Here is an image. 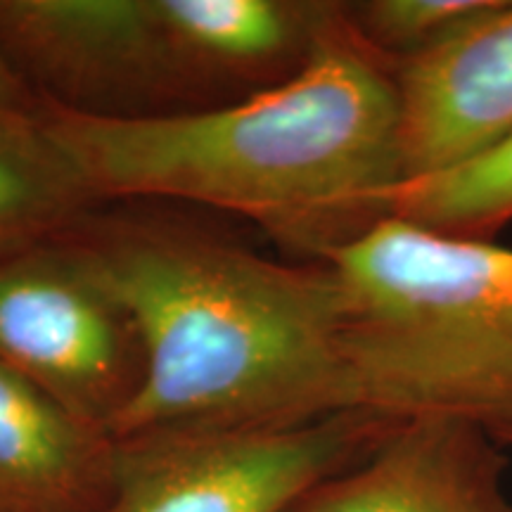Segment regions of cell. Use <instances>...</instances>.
<instances>
[{
	"label": "cell",
	"instance_id": "cell-15",
	"mask_svg": "<svg viewBox=\"0 0 512 512\" xmlns=\"http://www.w3.org/2000/svg\"><path fill=\"white\" fill-rule=\"evenodd\" d=\"M498 441H501L503 446H512V430L510 432H503V434H498L496 437Z\"/></svg>",
	"mask_w": 512,
	"mask_h": 512
},
{
	"label": "cell",
	"instance_id": "cell-12",
	"mask_svg": "<svg viewBox=\"0 0 512 512\" xmlns=\"http://www.w3.org/2000/svg\"><path fill=\"white\" fill-rule=\"evenodd\" d=\"M157 10L183 53L221 62L280 55L299 34L311 36L325 15L273 0H157Z\"/></svg>",
	"mask_w": 512,
	"mask_h": 512
},
{
	"label": "cell",
	"instance_id": "cell-5",
	"mask_svg": "<svg viewBox=\"0 0 512 512\" xmlns=\"http://www.w3.org/2000/svg\"><path fill=\"white\" fill-rule=\"evenodd\" d=\"M126 328L79 254L36 247L0 261V361L102 432L133 392Z\"/></svg>",
	"mask_w": 512,
	"mask_h": 512
},
{
	"label": "cell",
	"instance_id": "cell-3",
	"mask_svg": "<svg viewBox=\"0 0 512 512\" xmlns=\"http://www.w3.org/2000/svg\"><path fill=\"white\" fill-rule=\"evenodd\" d=\"M347 299L349 411L512 430V249L382 216L325 252Z\"/></svg>",
	"mask_w": 512,
	"mask_h": 512
},
{
	"label": "cell",
	"instance_id": "cell-7",
	"mask_svg": "<svg viewBox=\"0 0 512 512\" xmlns=\"http://www.w3.org/2000/svg\"><path fill=\"white\" fill-rule=\"evenodd\" d=\"M503 448L470 420H399L292 512H512Z\"/></svg>",
	"mask_w": 512,
	"mask_h": 512
},
{
	"label": "cell",
	"instance_id": "cell-14",
	"mask_svg": "<svg viewBox=\"0 0 512 512\" xmlns=\"http://www.w3.org/2000/svg\"><path fill=\"white\" fill-rule=\"evenodd\" d=\"M0 107H15V110H36L31 100L29 83L17 74L8 57L0 50Z\"/></svg>",
	"mask_w": 512,
	"mask_h": 512
},
{
	"label": "cell",
	"instance_id": "cell-6",
	"mask_svg": "<svg viewBox=\"0 0 512 512\" xmlns=\"http://www.w3.org/2000/svg\"><path fill=\"white\" fill-rule=\"evenodd\" d=\"M403 181L482 155L512 133V0L394 62Z\"/></svg>",
	"mask_w": 512,
	"mask_h": 512
},
{
	"label": "cell",
	"instance_id": "cell-9",
	"mask_svg": "<svg viewBox=\"0 0 512 512\" xmlns=\"http://www.w3.org/2000/svg\"><path fill=\"white\" fill-rule=\"evenodd\" d=\"M114 441L0 361V512H98Z\"/></svg>",
	"mask_w": 512,
	"mask_h": 512
},
{
	"label": "cell",
	"instance_id": "cell-10",
	"mask_svg": "<svg viewBox=\"0 0 512 512\" xmlns=\"http://www.w3.org/2000/svg\"><path fill=\"white\" fill-rule=\"evenodd\" d=\"M38 107H0V261L43 247L91 197Z\"/></svg>",
	"mask_w": 512,
	"mask_h": 512
},
{
	"label": "cell",
	"instance_id": "cell-13",
	"mask_svg": "<svg viewBox=\"0 0 512 512\" xmlns=\"http://www.w3.org/2000/svg\"><path fill=\"white\" fill-rule=\"evenodd\" d=\"M494 0H373L347 12L358 34L389 60L427 50Z\"/></svg>",
	"mask_w": 512,
	"mask_h": 512
},
{
	"label": "cell",
	"instance_id": "cell-11",
	"mask_svg": "<svg viewBox=\"0 0 512 512\" xmlns=\"http://www.w3.org/2000/svg\"><path fill=\"white\" fill-rule=\"evenodd\" d=\"M382 216L453 238H494L512 223V133L463 164L396 183L382 195Z\"/></svg>",
	"mask_w": 512,
	"mask_h": 512
},
{
	"label": "cell",
	"instance_id": "cell-1",
	"mask_svg": "<svg viewBox=\"0 0 512 512\" xmlns=\"http://www.w3.org/2000/svg\"><path fill=\"white\" fill-rule=\"evenodd\" d=\"M43 124L91 197L159 195L325 235V252L380 219L403 181L394 62L325 10L302 67L238 105L126 117L46 102Z\"/></svg>",
	"mask_w": 512,
	"mask_h": 512
},
{
	"label": "cell",
	"instance_id": "cell-4",
	"mask_svg": "<svg viewBox=\"0 0 512 512\" xmlns=\"http://www.w3.org/2000/svg\"><path fill=\"white\" fill-rule=\"evenodd\" d=\"M392 425L339 413L304 425L112 439V486L98 512H292L318 484L366 456Z\"/></svg>",
	"mask_w": 512,
	"mask_h": 512
},
{
	"label": "cell",
	"instance_id": "cell-2",
	"mask_svg": "<svg viewBox=\"0 0 512 512\" xmlns=\"http://www.w3.org/2000/svg\"><path fill=\"white\" fill-rule=\"evenodd\" d=\"M143 349L110 439L304 425L349 411L337 275L219 242L121 238L81 252Z\"/></svg>",
	"mask_w": 512,
	"mask_h": 512
},
{
	"label": "cell",
	"instance_id": "cell-8",
	"mask_svg": "<svg viewBox=\"0 0 512 512\" xmlns=\"http://www.w3.org/2000/svg\"><path fill=\"white\" fill-rule=\"evenodd\" d=\"M0 50L22 79L74 95L157 79L183 53L157 0H0Z\"/></svg>",
	"mask_w": 512,
	"mask_h": 512
}]
</instances>
